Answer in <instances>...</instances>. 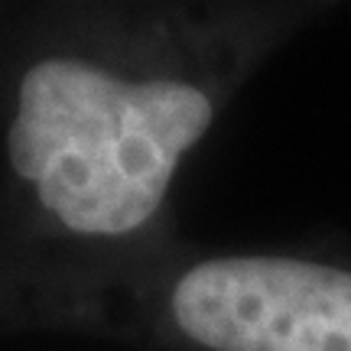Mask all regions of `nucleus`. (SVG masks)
Here are the masks:
<instances>
[{
	"instance_id": "obj_1",
	"label": "nucleus",
	"mask_w": 351,
	"mask_h": 351,
	"mask_svg": "<svg viewBox=\"0 0 351 351\" xmlns=\"http://www.w3.org/2000/svg\"><path fill=\"white\" fill-rule=\"evenodd\" d=\"M212 117L208 95L189 82H124L91 62L46 59L20 82L7 153L59 225L121 238L160 212Z\"/></svg>"
},
{
	"instance_id": "obj_2",
	"label": "nucleus",
	"mask_w": 351,
	"mask_h": 351,
	"mask_svg": "<svg viewBox=\"0 0 351 351\" xmlns=\"http://www.w3.org/2000/svg\"><path fill=\"white\" fill-rule=\"evenodd\" d=\"M173 319L208 351H351V270L215 257L179 276Z\"/></svg>"
}]
</instances>
